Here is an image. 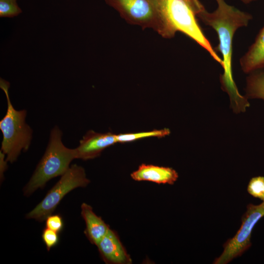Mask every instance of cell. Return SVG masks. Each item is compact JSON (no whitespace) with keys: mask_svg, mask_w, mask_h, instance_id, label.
<instances>
[{"mask_svg":"<svg viewBox=\"0 0 264 264\" xmlns=\"http://www.w3.org/2000/svg\"><path fill=\"white\" fill-rule=\"evenodd\" d=\"M217 9L209 12L205 9L198 18L217 32L219 44L217 47L222 56L223 72L220 75L222 89L228 93L230 108L235 113L244 112L250 106L248 99L239 92L232 75V43L236 31L246 26L252 19L251 15L226 3L224 0H216Z\"/></svg>","mask_w":264,"mask_h":264,"instance_id":"1","label":"cell"},{"mask_svg":"<svg viewBox=\"0 0 264 264\" xmlns=\"http://www.w3.org/2000/svg\"><path fill=\"white\" fill-rule=\"evenodd\" d=\"M165 26L164 38H173L180 32L197 43L222 66L223 61L204 34L197 18L204 9L198 0H159Z\"/></svg>","mask_w":264,"mask_h":264,"instance_id":"2","label":"cell"},{"mask_svg":"<svg viewBox=\"0 0 264 264\" xmlns=\"http://www.w3.org/2000/svg\"><path fill=\"white\" fill-rule=\"evenodd\" d=\"M63 132L55 126L52 129L45 152L32 176L23 188L25 196H29L43 188L51 179L62 176L75 158L74 149L65 146L62 142Z\"/></svg>","mask_w":264,"mask_h":264,"instance_id":"3","label":"cell"},{"mask_svg":"<svg viewBox=\"0 0 264 264\" xmlns=\"http://www.w3.org/2000/svg\"><path fill=\"white\" fill-rule=\"evenodd\" d=\"M10 84L0 79V88L5 94L7 109L5 115L0 121V129L2 133L0 151L6 156L8 162L16 161L22 151H27L32 139L33 131L26 123L25 110H16L12 105L9 95Z\"/></svg>","mask_w":264,"mask_h":264,"instance_id":"4","label":"cell"},{"mask_svg":"<svg viewBox=\"0 0 264 264\" xmlns=\"http://www.w3.org/2000/svg\"><path fill=\"white\" fill-rule=\"evenodd\" d=\"M89 182L83 167L76 164L71 165L43 199L26 215V218L40 222L45 220L67 194L77 188L86 187Z\"/></svg>","mask_w":264,"mask_h":264,"instance_id":"5","label":"cell"},{"mask_svg":"<svg viewBox=\"0 0 264 264\" xmlns=\"http://www.w3.org/2000/svg\"><path fill=\"white\" fill-rule=\"evenodd\" d=\"M130 24L151 28L163 38L165 26L159 0H105Z\"/></svg>","mask_w":264,"mask_h":264,"instance_id":"6","label":"cell"},{"mask_svg":"<svg viewBox=\"0 0 264 264\" xmlns=\"http://www.w3.org/2000/svg\"><path fill=\"white\" fill-rule=\"evenodd\" d=\"M264 217V201L258 205L249 203L242 218V224L235 235L223 244V251L214 261L215 264H226L241 256L251 246V238L257 223Z\"/></svg>","mask_w":264,"mask_h":264,"instance_id":"7","label":"cell"},{"mask_svg":"<svg viewBox=\"0 0 264 264\" xmlns=\"http://www.w3.org/2000/svg\"><path fill=\"white\" fill-rule=\"evenodd\" d=\"M117 143L116 134L111 132L100 133L89 130L74 149L76 159L84 160L96 158L107 148Z\"/></svg>","mask_w":264,"mask_h":264,"instance_id":"8","label":"cell"},{"mask_svg":"<svg viewBox=\"0 0 264 264\" xmlns=\"http://www.w3.org/2000/svg\"><path fill=\"white\" fill-rule=\"evenodd\" d=\"M100 256L108 264H130L132 260L116 232L110 228L97 244Z\"/></svg>","mask_w":264,"mask_h":264,"instance_id":"9","label":"cell"},{"mask_svg":"<svg viewBox=\"0 0 264 264\" xmlns=\"http://www.w3.org/2000/svg\"><path fill=\"white\" fill-rule=\"evenodd\" d=\"M135 181H148L157 184H174L178 175L172 168L142 164L131 175Z\"/></svg>","mask_w":264,"mask_h":264,"instance_id":"10","label":"cell"},{"mask_svg":"<svg viewBox=\"0 0 264 264\" xmlns=\"http://www.w3.org/2000/svg\"><path fill=\"white\" fill-rule=\"evenodd\" d=\"M240 63L246 74L264 69V24L254 42L240 59Z\"/></svg>","mask_w":264,"mask_h":264,"instance_id":"11","label":"cell"},{"mask_svg":"<svg viewBox=\"0 0 264 264\" xmlns=\"http://www.w3.org/2000/svg\"><path fill=\"white\" fill-rule=\"evenodd\" d=\"M81 209V214L86 223L84 233L90 242L97 245L110 228L95 214L90 205L83 203Z\"/></svg>","mask_w":264,"mask_h":264,"instance_id":"12","label":"cell"},{"mask_svg":"<svg viewBox=\"0 0 264 264\" xmlns=\"http://www.w3.org/2000/svg\"><path fill=\"white\" fill-rule=\"evenodd\" d=\"M245 96L264 101V69L252 72L247 77Z\"/></svg>","mask_w":264,"mask_h":264,"instance_id":"13","label":"cell"},{"mask_svg":"<svg viewBox=\"0 0 264 264\" xmlns=\"http://www.w3.org/2000/svg\"><path fill=\"white\" fill-rule=\"evenodd\" d=\"M170 132H171L169 129L164 128L149 132L120 133L116 134V141L117 143H126L146 137H163L169 135Z\"/></svg>","mask_w":264,"mask_h":264,"instance_id":"14","label":"cell"},{"mask_svg":"<svg viewBox=\"0 0 264 264\" xmlns=\"http://www.w3.org/2000/svg\"><path fill=\"white\" fill-rule=\"evenodd\" d=\"M22 12L17 0H0V17L13 18Z\"/></svg>","mask_w":264,"mask_h":264,"instance_id":"15","label":"cell"},{"mask_svg":"<svg viewBox=\"0 0 264 264\" xmlns=\"http://www.w3.org/2000/svg\"><path fill=\"white\" fill-rule=\"evenodd\" d=\"M247 190L251 196L264 201V176H258L251 178Z\"/></svg>","mask_w":264,"mask_h":264,"instance_id":"16","label":"cell"},{"mask_svg":"<svg viewBox=\"0 0 264 264\" xmlns=\"http://www.w3.org/2000/svg\"><path fill=\"white\" fill-rule=\"evenodd\" d=\"M58 232L47 227L44 229L42 234V238L47 251L57 245L59 241Z\"/></svg>","mask_w":264,"mask_h":264,"instance_id":"17","label":"cell"},{"mask_svg":"<svg viewBox=\"0 0 264 264\" xmlns=\"http://www.w3.org/2000/svg\"><path fill=\"white\" fill-rule=\"evenodd\" d=\"M45 227L57 232H61L64 226V222L62 216L59 214L48 216L45 219Z\"/></svg>","mask_w":264,"mask_h":264,"instance_id":"18","label":"cell"},{"mask_svg":"<svg viewBox=\"0 0 264 264\" xmlns=\"http://www.w3.org/2000/svg\"><path fill=\"white\" fill-rule=\"evenodd\" d=\"M7 161L6 159L5 154L1 151H0V180L3 179V174L8 167Z\"/></svg>","mask_w":264,"mask_h":264,"instance_id":"19","label":"cell"}]
</instances>
